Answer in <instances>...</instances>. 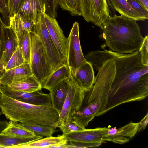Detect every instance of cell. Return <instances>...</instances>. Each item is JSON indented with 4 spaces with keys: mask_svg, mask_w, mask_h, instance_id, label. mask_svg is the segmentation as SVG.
Returning a JSON list of instances; mask_svg holds the SVG:
<instances>
[{
    "mask_svg": "<svg viewBox=\"0 0 148 148\" xmlns=\"http://www.w3.org/2000/svg\"><path fill=\"white\" fill-rule=\"evenodd\" d=\"M112 57L115 69L102 115L122 104L140 101L148 95V66L141 63L138 51L128 54L113 51Z\"/></svg>",
    "mask_w": 148,
    "mask_h": 148,
    "instance_id": "6da1fadb",
    "label": "cell"
},
{
    "mask_svg": "<svg viewBox=\"0 0 148 148\" xmlns=\"http://www.w3.org/2000/svg\"><path fill=\"white\" fill-rule=\"evenodd\" d=\"M91 64L98 71L94 84L89 91L85 92L81 107L73 117L85 127L95 117L102 115L107 103L115 67L112 58L106 59L101 56L94 58Z\"/></svg>",
    "mask_w": 148,
    "mask_h": 148,
    "instance_id": "7a4b0ae2",
    "label": "cell"
},
{
    "mask_svg": "<svg viewBox=\"0 0 148 148\" xmlns=\"http://www.w3.org/2000/svg\"><path fill=\"white\" fill-rule=\"evenodd\" d=\"M100 28L103 49L108 47L112 51L130 53L138 50L144 40L136 21L123 15L110 16Z\"/></svg>",
    "mask_w": 148,
    "mask_h": 148,
    "instance_id": "3957f363",
    "label": "cell"
},
{
    "mask_svg": "<svg viewBox=\"0 0 148 148\" xmlns=\"http://www.w3.org/2000/svg\"><path fill=\"white\" fill-rule=\"evenodd\" d=\"M1 93V111L8 119L22 124L47 125L55 129L60 124V114L52 106L27 103Z\"/></svg>",
    "mask_w": 148,
    "mask_h": 148,
    "instance_id": "277c9868",
    "label": "cell"
},
{
    "mask_svg": "<svg viewBox=\"0 0 148 148\" xmlns=\"http://www.w3.org/2000/svg\"><path fill=\"white\" fill-rule=\"evenodd\" d=\"M31 51L30 64L33 75L42 84L54 71L39 37L29 32Z\"/></svg>",
    "mask_w": 148,
    "mask_h": 148,
    "instance_id": "5b68a950",
    "label": "cell"
},
{
    "mask_svg": "<svg viewBox=\"0 0 148 148\" xmlns=\"http://www.w3.org/2000/svg\"><path fill=\"white\" fill-rule=\"evenodd\" d=\"M81 16L88 22L100 27L109 17L115 14L110 0H80Z\"/></svg>",
    "mask_w": 148,
    "mask_h": 148,
    "instance_id": "8992f818",
    "label": "cell"
},
{
    "mask_svg": "<svg viewBox=\"0 0 148 148\" xmlns=\"http://www.w3.org/2000/svg\"><path fill=\"white\" fill-rule=\"evenodd\" d=\"M69 88L67 95L60 114V124L73 119L81 107L85 92L71 76L67 79Z\"/></svg>",
    "mask_w": 148,
    "mask_h": 148,
    "instance_id": "52a82bcc",
    "label": "cell"
},
{
    "mask_svg": "<svg viewBox=\"0 0 148 148\" xmlns=\"http://www.w3.org/2000/svg\"><path fill=\"white\" fill-rule=\"evenodd\" d=\"M45 9L42 14L39 21L34 24L31 32L34 33L39 38L49 62L54 70L64 63L57 51L47 28L45 18Z\"/></svg>",
    "mask_w": 148,
    "mask_h": 148,
    "instance_id": "ba28073f",
    "label": "cell"
},
{
    "mask_svg": "<svg viewBox=\"0 0 148 148\" xmlns=\"http://www.w3.org/2000/svg\"><path fill=\"white\" fill-rule=\"evenodd\" d=\"M68 39V46L66 64L70 68H78L86 61L81 47L78 22H75L73 24Z\"/></svg>",
    "mask_w": 148,
    "mask_h": 148,
    "instance_id": "9c48e42d",
    "label": "cell"
},
{
    "mask_svg": "<svg viewBox=\"0 0 148 148\" xmlns=\"http://www.w3.org/2000/svg\"><path fill=\"white\" fill-rule=\"evenodd\" d=\"M45 23L50 36L64 64L66 63L68 46V38L65 37L56 18L45 12Z\"/></svg>",
    "mask_w": 148,
    "mask_h": 148,
    "instance_id": "30bf717a",
    "label": "cell"
},
{
    "mask_svg": "<svg viewBox=\"0 0 148 148\" xmlns=\"http://www.w3.org/2000/svg\"><path fill=\"white\" fill-rule=\"evenodd\" d=\"M17 100L35 105L51 106L50 93L45 94L41 90L32 92H25L13 90L7 86H2L1 92Z\"/></svg>",
    "mask_w": 148,
    "mask_h": 148,
    "instance_id": "8fae6325",
    "label": "cell"
},
{
    "mask_svg": "<svg viewBox=\"0 0 148 148\" xmlns=\"http://www.w3.org/2000/svg\"><path fill=\"white\" fill-rule=\"evenodd\" d=\"M138 123L130 122L127 125L117 129L115 127H107L103 138L105 141L123 144L129 141L138 132Z\"/></svg>",
    "mask_w": 148,
    "mask_h": 148,
    "instance_id": "7c38bea8",
    "label": "cell"
},
{
    "mask_svg": "<svg viewBox=\"0 0 148 148\" xmlns=\"http://www.w3.org/2000/svg\"><path fill=\"white\" fill-rule=\"evenodd\" d=\"M70 69V76L74 81L85 92L89 91L94 85L95 78L92 64L86 61L78 68Z\"/></svg>",
    "mask_w": 148,
    "mask_h": 148,
    "instance_id": "4fadbf2b",
    "label": "cell"
},
{
    "mask_svg": "<svg viewBox=\"0 0 148 148\" xmlns=\"http://www.w3.org/2000/svg\"><path fill=\"white\" fill-rule=\"evenodd\" d=\"M107 127H97L76 131L66 135L68 142L90 143L104 142L103 138Z\"/></svg>",
    "mask_w": 148,
    "mask_h": 148,
    "instance_id": "5bb4252c",
    "label": "cell"
},
{
    "mask_svg": "<svg viewBox=\"0 0 148 148\" xmlns=\"http://www.w3.org/2000/svg\"><path fill=\"white\" fill-rule=\"evenodd\" d=\"M32 75L30 63L25 61L18 66L5 71L1 75L0 82L2 85L8 86Z\"/></svg>",
    "mask_w": 148,
    "mask_h": 148,
    "instance_id": "9a60e30c",
    "label": "cell"
},
{
    "mask_svg": "<svg viewBox=\"0 0 148 148\" xmlns=\"http://www.w3.org/2000/svg\"><path fill=\"white\" fill-rule=\"evenodd\" d=\"M45 9L42 0H24L18 13L35 24L39 21Z\"/></svg>",
    "mask_w": 148,
    "mask_h": 148,
    "instance_id": "2e32d148",
    "label": "cell"
},
{
    "mask_svg": "<svg viewBox=\"0 0 148 148\" xmlns=\"http://www.w3.org/2000/svg\"><path fill=\"white\" fill-rule=\"evenodd\" d=\"M68 141L65 135H58L57 137H46L35 141L12 146L10 148H62L67 144Z\"/></svg>",
    "mask_w": 148,
    "mask_h": 148,
    "instance_id": "e0dca14e",
    "label": "cell"
},
{
    "mask_svg": "<svg viewBox=\"0 0 148 148\" xmlns=\"http://www.w3.org/2000/svg\"><path fill=\"white\" fill-rule=\"evenodd\" d=\"M69 88L67 79L58 83L50 92L52 106L59 114L66 97Z\"/></svg>",
    "mask_w": 148,
    "mask_h": 148,
    "instance_id": "ac0fdd59",
    "label": "cell"
},
{
    "mask_svg": "<svg viewBox=\"0 0 148 148\" xmlns=\"http://www.w3.org/2000/svg\"><path fill=\"white\" fill-rule=\"evenodd\" d=\"M70 76V68L66 64H64L54 70L47 78L41 84L42 88L50 92L58 83Z\"/></svg>",
    "mask_w": 148,
    "mask_h": 148,
    "instance_id": "d6986e66",
    "label": "cell"
},
{
    "mask_svg": "<svg viewBox=\"0 0 148 148\" xmlns=\"http://www.w3.org/2000/svg\"><path fill=\"white\" fill-rule=\"evenodd\" d=\"M18 47L17 36L10 27L5 25L3 32V53L5 56L6 64Z\"/></svg>",
    "mask_w": 148,
    "mask_h": 148,
    "instance_id": "ffe728a7",
    "label": "cell"
},
{
    "mask_svg": "<svg viewBox=\"0 0 148 148\" xmlns=\"http://www.w3.org/2000/svg\"><path fill=\"white\" fill-rule=\"evenodd\" d=\"M34 23L23 18L17 14L10 18V27L14 31L18 39L23 33L31 32Z\"/></svg>",
    "mask_w": 148,
    "mask_h": 148,
    "instance_id": "44dd1931",
    "label": "cell"
},
{
    "mask_svg": "<svg viewBox=\"0 0 148 148\" xmlns=\"http://www.w3.org/2000/svg\"><path fill=\"white\" fill-rule=\"evenodd\" d=\"M15 90L27 92H33L41 90V84L33 75L7 86Z\"/></svg>",
    "mask_w": 148,
    "mask_h": 148,
    "instance_id": "7402d4cb",
    "label": "cell"
},
{
    "mask_svg": "<svg viewBox=\"0 0 148 148\" xmlns=\"http://www.w3.org/2000/svg\"><path fill=\"white\" fill-rule=\"evenodd\" d=\"M114 9L126 17L136 21H144L146 19L138 13L126 0H110Z\"/></svg>",
    "mask_w": 148,
    "mask_h": 148,
    "instance_id": "603a6c76",
    "label": "cell"
},
{
    "mask_svg": "<svg viewBox=\"0 0 148 148\" xmlns=\"http://www.w3.org/2000/svg\"><path fill=\"white\" fill-rule=\"evenodd\" d=\"M43 136L36 135L29 137H22L0 134V148H10L18 145L31 142L43 138Z\"/></svg>",
    "mask_w": 148,
    "mask_h": 148,
    "instance_id": "cb8c5ba5",
    "label": "cell"
},
{
    "mask_svg": "<svg viewBox=\"0 0 148 148\" xmlns=\"http://www.w3.org/2000/svg\"><path fill=\"white\" fill-rule=\"evenodd\" d=\"M1 133L26 138L32 137L36 135L33 132L22 126L21 123L10 120L9 121L8 126Z\"/></svg>",
    "mask_w": 148,
    "mask_h": 148,
    "instance_id": "d4e9b609",
    "label": "cell"
},
{
    "mask_svg": "<svg viewBox=\"0 0 148 148\" xmlns=\"http://www.w3.org/2000/svg\"><path fill=\"white\" fill-rule=\"evenodd\" d=\"M21 124L38 136H52L54 133L58 131L56 130L54 127L47 125Z\"/></svg>",
    "mask_w": 148,
    "mask_h": 148,
    "instance_id": "484cf974",
    "label": "cell"
},
{
    "mask_svg": "<svg viewBox=\"0 0 148 148\" xmlns=\"http://www.w3.org/2000/svg\"><path fill=\"white\" fill-rule=\"evenodd\" d=\"M18 46L25 61L30 63L31 45L29 32H26L19 37L18 38Z\"/></svg>",
    "mask_w": 148,
    "mask_h": 148,
    "instance_id": "4316f807",
    "label": "cell"
},
{
    "mask_svg": "<svg viewBox=\"0 0 148 148\" xmlns=\"http://www.w3.org/2000/svg\"><path fill=\"white\" fill-rule=\"evenodd\" d=\"M58 4L63 10L69 12L73 16H81L80 0H58Z\"/></svg>",
    "mask_w": 148,
    "mask_h": 148,
    "instance_id": "83f0119b",
    "label": "cell"
},
{
    "mask_svg": "<svg viewBox=\"0 0 148 148\" xmlns=\"http://www.w3.org/2000/svg\"><path fill=\"white\" fill-rule=\"evenodd\" d=\"M58 127L64 135L85 128V127L76 121L73 118L64 123L60 124Z\"/></svg>",
    "mask_w": 148,
    "mask_h": 148,
    "instance_id": "f1b7e54d",
    "label": "cell"
},
{
    "mask_svg": "<svg viewBox=\"0 0 148 148\" xmlns=\"http://www.w3.org/2000/svg\"><path fill=\"white\" fill-rule=\"evenodd\" d=\"M25 60L18 46L6 64L5 71H7L23 64Z\"/></svg>",
    "mask_w": 148,
    "mask_h": 148,
    "instance_id": "f546056e",
    "label": "cell"
},
{
    "mask_svg": "<svg viewBox=\"0 0 148 148\" xmlns=\"http://www.w3.org/2000/svg\"><path fill=\"white\" fill-rule=\"evenodd\" d=\"M9 0H0V14L2 20L7 26H9L10 15L8 7Z\"/></svg>",
    "mask_w": 148,
    "mask_h": 148,
    "instance_id": "4dcf8cb0",
    "label": "cell"
},
{
    "mask_svg": "<svg viewBox=\"0 0 148 148\" xmlns=\"http://www.w3.org/2000/svg\"><path fill=\"white\" fill-rule=\"evenodd\" d=\"M148 36L144 37V40L140 49L138 50L140 54V60L142 64L148 66Z\"/></svg>",
    "mask_w": 148,
    "mask_h": 148,
    "instance_id": "1f68e13d",
    "label": "cell"
},
{
    "mask_svg": "<svg viewBox=\"0 0 148 148\" xmlns=\"http://www.w3.org/2000/svg\"><path fill=\"white\" fill-rule=\"evenodd\" d=\"M102 142L90 143L69 142V143L66 144L63 148H88L97 147L101 145Z\"/></svg>",
    "mask_w": 148,
    "mask_h": 148,
    "instance_id": "d6a6232c",
    "label": "cell"
},
{
    "mask_svg": "<svg viewBox=\"0 0 148 148\" xmlns=\"http://www.w3.org/2000/svg\"><path fill=\"white\" fill-rule=\"evenodd\" d=\"M132 7L138 13L145 18H148V10L143 6L134 0H126Z\"/></svg>",
    "mask_w": 148,
    "mask_h": 148,
    "instance_id": "836d02e7",
    "label": "cell"
},
{
    "mask_svg": "<svg viewBox=\"0 0 148 148\" xmlns=\"http://www.w3.org/2000/svg\"><path fill=\"white\" fill-rule=\"evenodd\" d=\"M24 0H9L10 17L18 14Z\"/></svg>",
    "mask_w": 148,
    "mask_h": 148,
    "instance_id": "e575fe53",
    "label": "cell"
},
{
    "mask_svg": "<svg viewBox=\"0 0 148 148\" xmlns=\"http://www.w3.org/2000/svg\"><path fill=\"white\" fill-rule=\"evenodd\" d=\"M5 25L0 16V60L3 52V27Z\"/></svg>",
    "mask_w": 148,
    "mask_h": 148,
    "instance_id": "d590c367",
    "label": "cell"
},
{
    "mask_svg": "<svg viewBox=\"0 0 148 148\" xmlns=\"http://www.w3.org/2000/svg\"><path fill=\"white\" fill-rule=\"evenodd\" d=\"M148 123V112H147L143 118L138 122V132L143 130L147 126Z\"/></svg>",
    "mask_w": 148,
    "mask_h": 148,
    "instance_id": "8d00e7d4",
    "label": "cell"
},
{
    "mask_svg": "<svg viewBox=\"0 0 148 148\" xmlns=\"http://www.w3.org/2000/svg\"><path fill=\"white\" fill-rule=\"evenodd\" d=\"M2 113L0 111V116ZM9 123V122L6 120H0V134L1 133L4 129L7 127Z\"/></svg>",
    "mask_w": 148,
    "mask_h": 148,
    "instance_id": "74e56055",
    "label": "cell"
},
{
    "mask_svg": "<svg viewBox=\"0 0 148 148\" xmlns=\"http://www.w3.org/2000/svg\"><path fill=\"white\" fill-rule=\"evenodd\" d=\"M143 6L148 10V0H134Z\"/></svg>",
    "mask_w": 148,
    "mask_h": 148,
    "instance_id": "f35d334b",
    "label": "cell"
},
{
    "mask_svg": "<svg viewBox=\"0 0 148 148\" xmlns=\"http://www.w3.org/2000/svg\"><path fill=\"white\" fill-rule=\"evenodd\" d=\"M2 103V93L0 92V108H1Z\"/></svg>",
    "mask_w": 148,
    "mask_h": 148,
    "instance_id": "ab89813d",
    "label": "cell"
},
{
    "mask_svg": "<svg viewBox=\"0 0 148 148\" xmlns=\"http://www.w3.org/2000/svg\"><path fill=\"white\" fill-rule=\"evenodd\" d=\"M1 75V74L0 73V79ZM2 86V85L1 84V83L0 82V92H1V87Z\"/></svg>",
    "mask_w": 148,
    "mask_h": 148,
    "instance_id": "60d3db41",
    "label": "cell"
},
{
    "mask_svg": "<svg viewBox=\"0 0 148 148\" xmlns=\"http://www.w3.org/2000/svg\"></svg>",
    "mask_w": 148,
    "mask_h": 148,
    "instance_id": "b9f144b4",
    "label": "cell"
}]
</instances>
